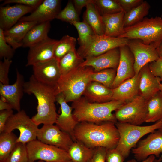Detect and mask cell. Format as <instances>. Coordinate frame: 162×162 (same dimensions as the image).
I'll return each mask as SVG.
<instances>
[{
	"label": "cell",
	"instance_id": "cell-1",
	"mask_svg": "<svg viewBox=\"0 0 162 162\" xmlns=\"http://www.w3.org/2000/svg\"><path fill=\"white\" fill-rule=\"evenodd\" d=\"M74 138V141L80 142L92 148L103 147L108 149L116 148L119 135L115 123L112 122L97 124L84 122L76 126Z\"/></svg>",
	"mask_w": 162,
	"mask_h": 162
},
{
	"label": "cell",
	"instance_id": "cell-2",
	"mask_svg": "<svg viewBox=\"0 0 162 162\" xmlns=\"http://www.w3.org/2000/svg\"><path fill=\"white\" fill-rule=\"evenodd\" d=\"M24 88V93L33 94L38 101L37 113L31 118L32 121L38 125L56 124L58 115L55 104L57 88L39 82L32 75Z\"/></svg>",
	"mask_w": 162,
	"mask_h": 162
},
{
	"label": "cell",
	"instance_id": "cell-3",
	"mask_svg": "<svg viewBox=\"0 0 162 162\" xmlns=\"http://www.w3.org/2000/svg\"><path fill=\"white\" fill-rule=\"evenodd\" d=\"M126 102L121 100L91 102L84 97H82L73 102L71 106L74 109L73 116L78 123L86 122L98 124L111 122L116 123L117 121L112 112Z\"/></svg>",
	"mask_w": 162,
	"mask_h": 162
},
{
	"label": "cell",
	"instance_id": "cell-4",
	"mask_svg": "<svg viewBox=\"0 0 162 162\" xmlns=\"http://www.w3.org/2000/svg\"><path fill=\"white\" fill-rule=\"evenodd\" d=\"M94 72L91 67L80 66L62 76L57 85L58 93L64 94L67 103L77 100L82 97L87 85L92 81L91 75Z\"/></svg>",
	"mask_w": 162,
	"mask_h": 162
},
{
	"label": "cell",
	"instance_id": "cell-5",
	"mask_svg": "<svg viewBox=\"0 0 162 162\" xmlns=\"http://www.w3.org/2000/svg\"><path fill=\"white\" fill-rule=\"evenodd\" d=\"M124 34L120 37L137 39L146 44H153L157 50L162 42V18L145 17L141 21L125 27Z\"/></svg>",
	"mask_w": 162,
	"mask_h": 162
},
{
	"label": "cell",
	"instance_id": "cell-6",
	"mask_svg": "<svg viewBox=\"0 0 162 162\" xmlns=\"http://www.w3.org/2000/svg\"><path fill=\"white\" fill-rule=\"evenodd\" d=\"M119 135L116 148L125 158L139 140L145 135L158 130L162 126V119L150 125L141 126L119 122L115 123Z\"/></svg>",
	"mask_w": 162,
	"mask_h": 162
},
{
	"label": "cell",
	"instance_id": "cell-7",
	"mask_svg": "<svg viewBox=\"0 0 162 162\" xmlns=\"http://www.w3.org/2000/svg\"><path fill=\"white\" fill-rule=\"evenodd\" d=\"M130 39L95 34L85 45L80 46L77 51L83 58L97 56L112 49L127 45Z\"/></svg>",
	"mask_w": 162,
	"mask_h": 162
},
{
	"label": "cell",
	"instance_id": "cell-8",
	"mask_svg": "<svg viewBox=\"0 0 162 162\" xmlns=\"http://www.w3.org/2000/svg\"><path fill=\"white\" fill-rule=\"evenodd\" d=\"M28 162L36 160L45 162H61L71 160L68 152L44 143L38 140L26 144Z\"/></svg>",
	"mask_w": 162,
	"mask_h": 162
},
{
	"label": "cell",
	"instance_id": "cell-9",
	"mask_svg": "<svg viewBox=\"0 0 162 162\" xmlns=\"http://www.w3.org/2000/svg\"><path fill=\"white\" fill-rule=\"evenodd\" d=\"M147 101L138 95L116 111L115 114L118 122L140 125L145 122L147 112Z\"/></svg>",
	"mask_w": 162,
	"mask_h": 162
},
{
	"label": "cell",
	"instance_id": "cell-10",
	"mask_svg": "<svg viewBox=\"0 0 162 162\" xmlns=\"http://www.w3.org/2000/svg\"><path fill=\"white\" fill-rule=\"evenodd\" d=\"M38 126L22 110L13 114L9 117L3 131L10 132L14 130H19L20 134L17 142L26 144L36 139Z\"/></svg>",
	"mask_w": 162,
	"mask_h": 162
},
{
	"label": "cell",
	"instance_id": "cell-11",
	"mask_svg": "<svg viewBox=\"0 0 162 162\" xmlns=\"http://www.w3.org/2000/svg\"><path fill=\"white\" fill-rule=\"evenodd\" d=\"M134 59V69L135 74L147 64L159 58L158 50L153 44H146L139 39H130L127 45Z\"/></svg>",
	"mask_w": 162,
	"mask_h": 162
},
{
	"label": "cell",
	"instance_id": "cell-12",
	"mask_svg": "<svg viewBox=\"0 0 162 162\" xmlns=\"http://www.w3.org/2000/svg\"><path fill=\"white\" fill-rule=\"evenodd\" d=\"M37 138L41 142L68 152L74 141L71 135L62 130L57 125L45 124L38 129Z\"/></svg>",
	"mask_w": 162,
	"mask_h": 162
},
{
	"label": "cell",
	"instance_id": "cell-13",
	"mask_svg": "<svg viewBox=\"0 0 162 162\" xmlns=\"http://www.w3.org/2000/svg\"><path fill=\"white\" fill-rule=\"evenodd\" d=\"M132 151L138 161L145 160L151 155L160 157L162 153V132L158 130L151 133L146 138L141 140Z\"/></svg>",
	"mask_w": 162,
	"mask_h": 162
},
{
	"label": "cell",
	"instance_id": "cell-14",
	"mask_svg": "<svg viewBox=\"0 0 162 162\" xmlns=\"http://www.w3.org/2000/svg\"><path fill=\"white\" fill-rule=\"evenodd\" d=\"M58 62V61L54 58L34 65L32 66V75L39 82L57 88L58 83L62 76Z\"/></svg>",
	"mask_w": 162,
	"mask_h": 162
},
{
	"label": "cell",
	"instance_id": "cell-15",
	"mask_svg": "<svg viewBox=\"0 0 162 162\" xmlns=\"http://www.w3.org/2000/svg\"><path fill=\"white\" fill-rule=\"evenodd\" d=\"M58 41L48 37L29 47L26 66H33L54 58V50Z\"/></svg>",
	"mask_w": 162,
	"mask_h": 162
},
{
	"label": "cell",
	"instance_id": "cell-16",
	"mask_svg": "<svg viewBox=\"0 0 162 162\" xmlns=\"http://www.w3.org/2000/svg\"><path fill=\"white\" fill-rule=\"evenodd\" d=\"M59 0H44L31 14L22 17L19 22H36L40 23L50 22L56 17L60 10Z\"/></svg>",
	"mask_w": 162,
	"mask_h": 162
},
{
	"label": "cell",
	"instance_id": "cell-17",
	"mask_svg": "<svg viewBox=\"0 0 162 162\" xmlns=\"http://www.w3.org/2000/svg\"><path fill=\"white\" fill-rule=\"evenodd\" d=\"M16 74V80L14 84L5 85L0 82V98L7 102L13 109L18 112L21 110L20 102L24 93L25 82L23 76L17 69Z\"/></svg>",
	"mask_w": 162,
	"mask_h": 162
},
{
	"label": "cell",
	"instance_id": "cell-18",
	"mask_svg": "<svg viewBox=\"0 0 162 162\" xmlns=\"http://www.w3.org/2000/svg\"><path fill=\"white\" fill-rule=\"evenodd\" d=\"M120 58L116 77L111 89L117 87L124 82L133 77L135 74L134 69V56L127 45L119 47Z\"/></svg>",
	"mask_w": 162,
	"mask_h": 162
},
{
	"label": "cell",
	"instance_id": "cell-19",
	"mask_svg": "<svg viewBox=\"0 0 162 162\" xmlns=\"http://www.w3.org/2000/svg\"><path fill=\"white\" fill-rule=\"evenodd\" d=\"M120 58L119 48H117L99 56L86 58L80 66L91 67L94 72L109 68L117 69Z\"/></svg>",
	"mask_w": 162,
	"mask_h": 162
},
{
	"label": "cell",
	"instance_id": "cell-20",
	"mask_svg": "<svg viewBox=\"0 0 162 162\" xmlns=\"http://www.w3.org/2000/svg\"><path fill=\"white\" fill-rule=\"evenodd\" d=\"M34 9L31 7L16 4L13 6H1L0 8V28L8 30L17 23L27 14Z\"/></svg>",
	"mask_w": 162,
	"mask_h": 162
},
{
	"label": "cell",
	"instance_id": "cell-21",
	"mask_svg": "<svg viewBox=\"0 0 162 162\" xmlns=\"http://www.w3.org/2000/svg\"><path fill=\"white\" fill-rule=\"evenodd\" d=\"M56 101L60 104L61 109V113L58 115L56 125L62 130L69 134L74 140V132L79 123L73 116V109L68 104L64 94L61 92L57 94Z\"/></svg>",
	"mask_w": 162,
	"mask_h": 162
},
{
	"label": "cell",
	"instance_id": "cell-22",
	"mask_svg": "<svg viewBox=\"0 0 162 162\" xmlns=\"http://www.w3.org/2000/svg\"><path fill=\"white\" fill-rule=\"evenodd\" d=\"M139 73L140 79L139 93L147 101L160 91V85L162 80L152 73L148 64L143 67Z\"/></svg>",
	"mask_w": 162,
	"mask_h": 162
},
{
	"label": "cell",
	"instance_id": "cell-23",
	"mask_svg": "<svg viewBox=\"0 0 162 162\" xmlns=\"http://www.w3.org/2000/svg\"><path fill=\"white\" fill-rule=\"evenodd\" d=\"M140 74L139 73L132 78L123 82L115 88L112 89V100L128 102L138 95L139 93Z\"/></svg>",
	"mask_w": 162,
	"mask_h": 162
},
{
	"label": "cell",
	"instance_id": "cell-24",
	"mask_svg": "<svg viewBox=\"0 0 162 162\" xmlns=\"http://www.w3.org/2000/svg\"><path fill=\"white\" fill-rule=\"evenodd\" d=\"M112 89L103 84L91 81L87 85L83 95L89 102L102 103L112 100Z\"/></svg>",
	"mask_w": 162,
	"mask_h": 162
},
{
	"label": "cell",
	"instance_id": "cell-25",
	"mask_svg": "<svg viewBox=\"0 0 162 162\" xmlns=\"http://www.w3.org/2000/svg\"><path fill=\"white\" fill-rule=\"evenodd\" d=\"M124 11L110 15L102 16L104 25V35L113 37H120L124 33Z\"/></svg>",
	"mask_w": 162,
	"mask_h": 162
},
{
	"label": "cell",
	"instance_id": "cell-26",
	"mask_svg": "<svg viewBox=\"0 0 162 162\" xmlns=\"http://www.w3.org/2000/svg\"><path fill=\"white\" fill-rule=\"evenodd\" d=\"M83 18V20L90 26L95 34L99 35L104 34L105 28L102 16L94 0H91L87 5Z\"/></svg>",
	"mask_w": 162,
	"mask_h": 162
},
{
	"label": "cell",
	"instance_id": "cell-27",
	"mask_svg": "<svg viewBox=\"0 0 162 162\" xmlns=\"http://www.w3.org/2000/svg\"><path fill=\"white\" fill-rule=\"evenodd\" d=\"M50 22L38 23L33 27L22 40V47L29 48L48 38L50 28Z\"/></svg>",
	"mask_w": 162,
	"mask_h": 162
},
{
	"label": "cell",
	"instance_id": "cell-28",
	"mask_svg": "<svg viewBox=\"0 0 162 162\" xmlns=\"http://www.w3.org/2000/svg\"><path fill=\"white\" fill-rule=\"evenodd\" d=\"M94 149L76 141L71 146L68 152L73 162H88L93 155Z\"/></svg>",
	"mask_w": 162,
	"mask_h": 162
},
{
	"label": "cell",
	"instance_id": "cell-29",
	"mask_svg": "<svg viewBox=\"0 0 162 162\" xmlns=\"http://www.w3.org/2000/svg\"><path fill=\"white\" fill-rule=\"evenodd\" d=\"M147 108L146 122H156L162 119V92H158L147 100Z\"/></svg>",
	"mask_w": 162,
	"mask_h": 162
},
{
	"label": "cell",
	"instance_id": "cell-30",
	"mask_svg": "<svg viewBox=\"0 0 162 162\" xmlns=\"http://www.w3.org/2000/svg\"><path fill=\"white\" fill-rule=\"evenodd\" d=\"M151 6L146 1L138 6L125 13L124 17V27L130 26L142 20L148 14Z\"/></svg>",
	"mask_w": 162,
	"mask_h": 162
},
{
	"label": "cell",
	"instance_id": "cell-31",
	"mask_svg": "<svg viewBox=\"0 0 162 162\" xmlns=\"http://www.w3.org/2000/svg\"><path fill=\"white\" fill-rule=\"evenodd\" d=\"M84 61L76 49L69 52L59 61L62 76L66 75L80 67Z\"/></svg>",
	"mask_w": 162,
	"mask_h": 162
},
{
	"label": "cell",
	"instance_id": "cell-32",
	"mask_svg": "<svg viewBox=\"0 0 162 162\" xmlns=\"http://www.w3.org/2000/svg\"><path fill=\"white\" fill-rule=\"evenodd\" d=\"M0 134V161L5 162L17 143L18 137L12 132Z\"/></svg>",
	"mask_w": 162,
	"mask_h": 162
},
{
	"label": "cell",
	"instance_id": "cell-33",
	"mask_svg": "<svg viewBox=\"0 0 162 162\" xmlns=\"http://www.w3.org/2000/svg\"><path fill=\"white\" fill-rule=\"evenodd\" d=\"M38 24L36 22H19L9 29L4 31V34L22 42L28 32Z\"/></svg>",
	"mask_w": 162,
	"mask_h": 162
},
{
	"label": "cell",
	"instance_id": "cell-34",
	"mask_svg": "<svg viewBox=\"0 0 162 162\" xmlns=\"http://www.w3.org/2000/svg\"><path fill=\"white\" fill-rule=\"evenodd\" d=\"M76 40L74 37L65 35L58 40L54 53V58L59 61L64 56L75 50Z\"/></svg>",
	"mask_w": 162,
	"mask_h": 162
},
{
	"label": "cell",
	"instance_id": "cell-35",
	"mask_svg": "<svg viewBox=\"0 0 162 162\" xmlns=\"http://www.w3.org/2000/svg\"><path fill=\"white\" fill-rule=\"evenodd\" d=\"M117 70V69L109 68L94 72L91 75V81L98 82L111 88L116 77Z\"/></svg>",
	"mask_w": 162,
	"mask_h": 162
},
{
	"label": "cell",
	"instance_id": "cell-36",
	"mask_svg": "<svg viewBox=\"0 0 162 162\" xmlns=\"http://www.w3.org/2000/svg\"><path fill=\"white\" fill-rule=\"evenodd\" d=\"M72 25L78 31L77 40L80 46L85 45L95 34L92 28L84 20L75 22Z\"/></svg>",
	"mask_w": 162,
	"mask_h": 162
},
{
	"label": "cell",
	"instance_id": "cell-37",
	"mask_svg": "<svg viewBox=\"0 0 162 162\" xmlns=\"http://www.w3.org/2000/svg\"><path fill=\"white\" fill-rule=\"evenodd\" d=\"M94 2L102 16L123 11L116 0H94Z\"/></svg>",
	"mask_w": 162,
	"mask_h": 162
},
{
	"label": "cell",
	"instance_id": "cell-38",
	"mask_svg": "<svg viewBox=\"0 0 162 162\" xmlns=\"http://www.w3.org/2000/svg\"><path fill=\"white\" fill-rule=\"evenodd\" d=\"M56 19L71 24L80 21L79 15L75 9L72 0L68 1L66 7L59 12Z\"/></svg>",
	"mask_w": 162,
	"mask_h": 162
},
{
	"label": "cell",
	"instance_id": "cell-39",
	"mask_svg": "<svg viewBox=\"0 0 162 162\" xmlns=\"http://www.w3.org/2000/svg\"><path fill=\"white\" fill-rule=\"evenodd\" d=\"M26 144L17 142L5 162H28Z\"/></svg>",
	"mask_w": 162,
	"mask_h": 162
},
{
	"label": "cell",
	"instance_id": "cell-40",
	"mask_svg": "<svg viewBox=\"0 0 162 162\" xmlns=\"http://www.w3.org/2000/svg\"><path fill=\"white\" fill-rule=\"evenodd\" d=\"M15 50L6 42L4 31L0 28V57L11 59L13 57Z\"/></svg>",
	"mask_w": 162,
	"mask_h": 162
},
{
	"label": "cell",
	"instance_id": "cell-41",
	"mask_svg": "<svg viewBox=\"0 0 162 162\" xmlns=\"http://www.w3.org/2000/svg\"><path fill=\"white\" fill-rule=\"evenodd\" d=\"M12 62L11 59L6 58L0 61V82L4 85H9L8 73Z\"/></svg>",
	"mask_w": 162,
	"mask_h": 162
},
{
	"label": "cell",
	"instance_id": "cell-42",
	"mask_svg": "<svg viewBox=\"0 0 162 162\" xmlns=\"http://www.w3.org/2000/svg\"><path fill=\"white\" fill-rule=\"evenodd\" d=\"M125 158L116 148L107 149L106 162H124Z\"/></svg>",
	"mask_w": 162,
	"mask_h": 162
},
{
	"label": "cell",
	"instance_id": "cell-43",
	"mask_svg": "<svg viewBox=\"0 0 162 162\" xmlns=\"http://www.w3.org/2000/svg\"><path fill=\"white\" fill-rule=\"evenodd\" d=\"M125 13L138 6L144 1L143 0H116Z\"/></svg>",
	"mask_w": 162,
	"mask_h": 162
},
{
	"label": "cell",
	"instance_id": "cell-44",
	"mask_svg": "<svg viewBox=\"0 0 162 162\" xmlns=\"http://www.w3.org/2000/svg\"><path fill=\"white\" fill-rule=\"evenodd\" d=\"M42 0H6L2 4L3 5L11 3H16L33 8L35 9L43 2Z\"/></svg>",
	"mask_w": 162,
	"mask_h": 162
},
{
	"label": "cell",
	"instance_id": "cell-45",
	"mask_svg": "<svg viewBox=\"0 0 162 162\" xmlns=\"http://www.w3.org/2000/svg\"><path fill=\"white\" fill-rule=\"evenodd\" d=\"M148 66L152 73L162 80V58H159L156 60L149 63Z\"/></svg>",
	"mask_w": 162,
	"mask_h": 162
},
{
	"label": "cell",
	"instance_id": "cell-46",
	"mask_svg": "<svg viewBox=\"0 0 162 162\" xmlns=\"http://www.w3.org/2000/svg\"><path fill=\"white\" fill-rule=\"evenodd\" d=\"M107 150L103 147L95 148L93 155L88 162H105Z\"/></svg>",
	"mask_w": 162,
	"mask_h": 162
},
{
	"label": "cell",
	"instance_id": "cell-47",
	"mask_svg": "<svg viewBox=\"0 0 162 162\" xmlns=\"http://www.w3.org/2000/svg\"><path fill=\"white\" fill-rule=\"evenodd\" d=\"M12 109L5 110L0 111V133L2 132L5 125L9 117L13 114Z\"/></svg>",
	"mask_w": 162,
	"mask_h": 162
},
{
	"label": "cell",
	"instance_id": "cell-48",
	"mask_svg": "<svg viewBox=\"0 0 162 162\" xmlns=\"http://www.w3.org/2000/svg\"><path fill=\"white\" fill-rule=\"evenodd\" d=\"M72 1L76 11L80 15L82 8L86 7L91 0H73Z\"/></svg>",
	"mask_w": 162,
	"mask_h": 162
},
{
	"label": "cell",
	"instance_id": "cell-49",
	"mask_svg": "<svg viewBox=\"0 0 162 162\" xmlns=\"http://www.w3.org/2000/svg\"><path fill=\"white\" fill-rule=\"evenodd\" d=\"M4 38L6 42L15 50L17 49L22 47V42H19L10 36H5Z\"/></svg>",
	"mask_w": 162,
	"mask_h": 162
},
{
	"label": "cell",
	"instance_id": "cell-50",
	"mask_svg": "<svg viewBox=\"0 0 162 162\" xmlns=\"http://www.w3.org/2000/svg\"><path fill=\"white\" fill-rule=\"evenodd\" d=\"M13 108L7 102L3 99H0V110L10 109Z\"/></svg>",
	"mask_w": 162,
	"mask_h": 162
},
{
	"label": "cell",
	"instance_id": "cell-51",
	"mask_svg": "<svg viewBox=\"0 0 162 162\" xmlns=\"http://www.w3.org/2000/svg\"><path fill=\"white\" fill-rule=\"evenodd\" d=\"M155 159V156L154 155H151L142 161H138L135 159H132L128 160L127 162H153Z\"/></svg>",
	"mask_w": 162,
	"mask_h": 162
},
{
	"label": "cell",
	"instance_id": "cell-52",
	"mask_svg": "<svg viewBox=\"0 0 162 162\" xmlns=\"http://www.w3.org/2000/svg\"><path fill=\"white\" fill-rule=\"evenodd\" d=\"M158 51L159 58H162V42L158 49Z\"/></svg>",
	"mask_w": 162,
	"mask_h": 162
},
{
	"label": "cell",
	"instance_id": "cell-53",
	"mask_svg": "<svg viewBox=\"0 0 162 162\" xmlns=\"http://www.w3.org/2000/svg\"><path fill=\"white\" fill-rule=\"evenodd\" d=\"M162 161V155L158 159H155L153 162H161Z\"/></svg>",
	"mask_w": 162,
	"mask_h": 162
},
{
	"label": "cell",
	"instance_id": "cell-54",
	"mask_svg": "<svg viewBox=\"0 0 162 162\" xmlns=\"http://www.w3.org/2000/svg\"><path fill=\"white\" fill-rule=\"evenodd\" d=\"M160 91L162 92V83H161L160 85Z\"/></svg>",
	"mask_w": 162,
	"mask_h": 162
},
{
	"label": "cell",
	"instance_id": "cell-55",
	"mask_svg": "<svg viewBox=\"0 0 162 162\" xmlns=\"http://www.w3.org/2000/svg\"><path fill=\"white\" fill-rule=\"evenodd\" d=\"M158 130L159 131L162 132V126Z\"/></svg>",
	"mask_w": 162,
	"mask_h": 162
},
{
	"label": "cell",
	"instance_id": "cell-56",
	"mask_svg": "<svg viewBox=\"0 0 162 162\" xmlns=\"http://www.w3.org/2000/svg\"><path fill=\"white\" fill-rule=\"evenodd\" d=\"M61 162H73V161L71 160H70L66 161Z\"/></svg>",
	"mask_w": 162,
	"mask_h": 162
},
{
	"label": "cell",
	"instance_id": "cell-57",
	"mask_svg": "<svg viewBox=\"0 0 162 162\" xmlns=\"http://www.w3.org/2000/svg\"><path fill=\"white\" fill-rule=\"evenodd\" d=\"M36 162H44V161H43L39 160V161H38Z\"/></svg>",
	"mask_w": 162,
	"mask_h": 162
},
{
	"label": "cell",
	"instance_id": "cell-58",
	"mask_svg": "<svg viewBox=\"0 0 162 162\" xmlns=\"http://www.w3.org/2000/svg\"><path fill=\"white\" fill-rule=\"evenodd\" d=\"M161 17L162 18V13L161 15Z\"/></svg>",
	"mask_w": 162,
	"mask_h": 162
},
{
	"label": "cell",
	"instance_id": "cell-59",
	"mask_svg": "<svg viewBox=\"0 0 162 162\" xmlns=\"http://www.w3.org/2000/svg\"><path fill=\"white\" fill-rule=\"evenodd\" d=\"M0 162H4L3 161H0Z\"/></svg>",
	"mask_w": 162,
	"mask_h": 162
}]
</instances>
